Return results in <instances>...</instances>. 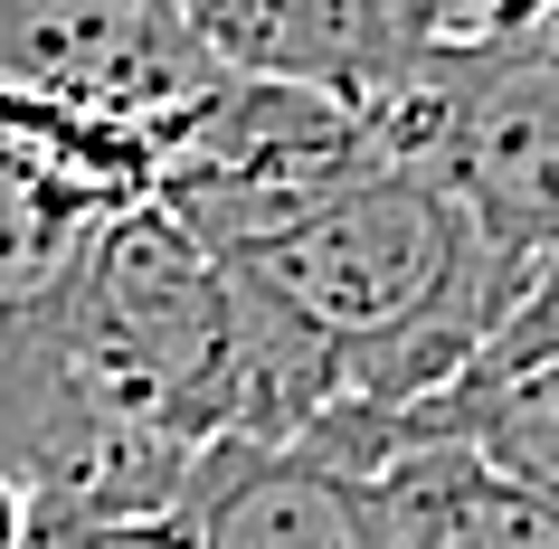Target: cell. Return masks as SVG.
Masks as SVG:
<instances>
[{"label":"cell","mask_w":559,"mask_h":549,"mask_svg":"<svg viewBox=\"0 0 559 549\" xmlns=\"http://www.w3.org/2000/svg\"><path fill=\"white\" fill-rule=\"evenodd\" d=\"M408 435H445V445H474L484 464L522 474V484L559 492V360H502V370H465L455 389H437L427 407L399 417V445Z\"/></svg>","instance_id":"obj_6"},{"label":"cell","mask_w":559,"mask_h":549,"mask_svg":"<svg viewBox=\"0 0 559 549\" xmlns=\"http://www.w3.org/2000/svg\"><path fill=\"white\" fill-rule=\"evenodd\" d=\"M380 502L399 549H559V492L522 484L445 435H408L380 464Z\"/></svg>","instance_id":"obj_5"},{"label":"cell","mask_w":559,"mask_h":549,"mask_svg":"<svg viewBox=\"0 0 559 549\" xmlns=\"http://www.w3.org/2000/svg\"><path fill=\"white\" fill-rule=\"evenodd\" d=\"M38 549H200L190 512H95V502H38Z\"/></svg>","instance_id":"obj_7"},{"label":"cell","mask_w":559,"mask_h":549,"mask_svg":"<svg viewBox=\"0 0 559 549\" xmlns=\"http://www.w3.org/2000/svg\"><path fill=\"white\" fill-rule=\"evenodd\" d=\"M228 265L342 370L352 407L389 417L455 389L502 322V265L484 247V218L427 162L342 180Z\"/></svg>","instance_id":"obj_1"},{"label":"cell","mask_w":559,"mask_h":549,"mask_svg":"<svg viewBox=\"0 0 559 549\" xmlns=\"http://www.w3.org/2000/svg\"><path fill=\"white\" fill-rule=\"evenodd\" d=\"M502 360H559V256L512 294V313H502V332L484 342L474 370H502Z\"/></svg>","instance_id":"obj_8"},{"label":"cell","mask_w":559,"mask_h":549,"mask_svg":"<svg viewBox=\"0 0 559 549\" xmlns=\"http://www.w3.org/2000/svg\"><path fill=\"white\" fill-rule=\"evenodd\" d=\"M0 549H38V484L0 464Z\"/></svg>","instance_id":"obj_9"},{"label":"cell","mask_w":559,"mask_h":549,"mask_svg":"<svg viewBox=\"0 0 559 549\" xmlns=\"http://www.w3.org/2000/svg\"><path fill=\"white\" fill-rule=\"evenodd\" d=\"M228 86L237 67L209 48L190 0H0V95L133 123L171 152L180 123Z\"/></svg>","instance_id":"obj_2"},{"label":"cell","mask_w":559,"mask_h":549,"mask_svg":"<svg viewBox=\"0 0 559 549\" xmlns=\"http://www.w3.org/2000/svg\"><path fill=\"white\" fill-rule=\"evenodd\" d=\"M417 162L465 190L512 294L559 256V48H502L417 76ZM502 332V322H493Z\"/></svg>","instance_id":"obj_3"},{"label":"cell","mask_w":559,"mask_h":549,"mask_svg":"<svg viewBox=\"0 0 559 549\" xmlns=\"http://www.w3.org/2000/svg\"><path fill=\"white\" fill-rule=\"evenodd\" d=\"M200 549H399L380 474L332 445H218L190 484Z\"/></svg>","instance_id":"obj_4"}]
</instances>
